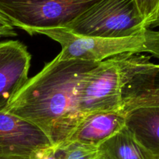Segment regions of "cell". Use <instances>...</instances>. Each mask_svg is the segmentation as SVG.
I'll list each match as a JSON object with an SVG mask.
<instances>
[{
	"label": "cell",
	"mask_w": 159,
	"mask_h": 159,
	"mask_svg": "<svg viewBox=\"0 0 159 159\" xmlns=\"http://www.w3.org/2000/svg\"><path fill=\"white\" fill-rule=\"evenodd\" d=\"M98 63L56 56L28 79L6 112L38 127L52 144L68 140L83 120L76 104L79 83Z\"/></svg>",
	"instance_id": "obj_1"
},
{
	"label": "cell",
	"mask_w": 159,
	"mask_h": 159,
	"mask_svg": "<svg viewBox=\"0 0 159 159\" xmlns=\"http://www.w3.org/2000/svg\"><path fill=\"white\" fill-rule=\"evenodd\" d=\"M151 60L140 54H119L99 62L79 83L76 104L80 114L101 111H123L125 87Z\"/></svg>",
	"instance_id": "obj_2"
},
{
	"label": "cell",
	"mask_w": 159,
	"mask_h": 159,
	"mask_svg": "<svg viewBox=\"0 0 159 159\" xmlns=\"http://www.w3.org/2000/svg\"><path fill=\"white\" fill-rule=\"evenodd\" d=\"M31 35L41 34L61 45L60 60H81L101 62L127 53H148L159 59V31L146 27L137 35L120 38H101L75 34L63 27L34 30Z\"/></svg>",
	"instance_id": "obj_3"
},
{
	"label": "cell",
	"mask_w": 159,
	"mask_h": 159,
	"mask_svg": "<svg viewBox=\"0 0 159 159\" xmlns=\"http://www.w3.org/2000/svg\"><path fill=\"white\" fill-rule=\"evenodd\" d=\"M146 27L134 0H100L63 28L86 37L120 38Z\"/></svg>",
	"instance_id": "obj_4"
},
{
	"label": "cell",
	"mask_w": 159,
	"mask_h": 159,
	"mask_svg": "<svg viewBox=\"0 0 159 159\" xmlns=\"http://www.w3.org/2000/svg\"><path fill=\"white\" fill-rule=\"evenodd\" d=\"M100 0H0V13L14 27L34 30L65 27Z\"/></svg>",
	"instance_id": "obj_5"
},
{
	"label": "cell",
	"mask_w": 159,
	"mask_h": 159,
	"mask_svg": "<svg viewBox=\"0 0 159 159\" xmlns=\"http://www.w3.org/2000/svg\"><path fill=\"white\" fill-rule=\"evenodd\" d=\"M51 145L49 138L34 124L0 112V156L36 159L41 151Z\"/></svg>",
	"instance_id": "obj_6"
},
{
	"label": "cell",
	"mask_w": 159,
	"mask_h": 159,
	"mask_svg": "<svg viewBox=\"0 0 159 159\" xmlns=\"http://www.w3.org/2000/svg\"><path fill=\"white\" fill-rule=\"evenodd\" d=\"M31 55L19 40L0 42V112H6L29 78Z\"/></svg>",
	"instance_id": "obj_7"
},
{
	"label": "cell",
	"mask_w": 159,
	"mask_h": 159,
	"mask_svg": "<svg viewBox=\"0 0 159 159\" xmlns=\"http://www.w3.org/2000/svg\"><path fill=\"white\" fill-rule=\"evenodd\" d=\"M123 111H101L86 115L68 140L99 147L125 127Z\"/></svg>",
	"instance_id": "obj_8"
},
{
	"label": "cell",
	"mask_w": 159,
	"mask_h": 159,
	"mask_svg": "<svg viewBox=\"0 0 159 159\" xmlns=\"http://www.w3.org/2000/svg\"><path fill=\"white\" fill-rule=\"evenodd\" d=\"M125 127L147 150L159 158V107H143L126 113Z\"/></svg>",
	"instance_id": "obj_9"
},
{
	"label": "cell",
	"mask_w": 159,
	"mask_h": 159,
	"mask_svg": "<svg viewBox=\"0 0 159 159\" xmlns=\"http://www.w3.org/2000/svg\"><path fill=\"white\" fill-rule=\"evenodd\" d=\"M105 159H159L141 145L126 127L98 147Z\"/></svg>",
	"instance_id": "obj_10"
},
{
	"label": "cell",
	"mask_w": 159,
	"mask_h": 159,
	"mask_svg": "<svg viewBox=\"0 0 159 159\" xmlns=\"http://www.w3.org/2000/svg\"><path fill=\"white\" fill-rule=\"evenodd\" d=\"M99 149L76 141H61L41 151L36 159H99Z\"/></svg>",
	"instance_id": "obj_11"
},
{
	"label": "cell",
	"mask_w": 159,
	"mask_h": 159,
	"mask_svg": "<svg viewBox=\"0 0 159 159\" xmlns=\"http://www.w3.org/2000/svg\"><path fill=\"white\" fill-rule=\"evenodd\" d=\"M143 107H159V74L151 85L124 104L123 112Z\"/></svg>",
	"instance_id": "obj_12"
},
{
	"label": "cell",
	"mask_w": 159,
	"mask_h": 159,
	"mask_svg": "<svg viewBox=\"0 0 159 159\" xmlns=\"http://www.w3.org/2000/svg\"><path fill=\"white\" fill-rule=\"evenodd\" d=\"M137 9L147 27L159 16V0H134Z\"/></svg>",
	"instance_id": "obj_13"
},
{
	"label": "cell",
	"mask_w": 159,
	"mask_h": 159,
	"mask_svg": "<svg viewBox=\"0 0 159 159\" xmlns=\"http://www.w3.org/2000/svg\"><path fill=\"white\" fill-rule=\"evenodd\" d=\"M17 35L14 30V26L7 19L0 13V38L12 37Z\"/></svg>",
	"instance_id": "obj_14"
},
{
	"label": "cell",
	"mask_w": 159,
	"mask_h": 159,
	"mask_svg": "<svg viewBox=\"0 0 159 159\" xmlns=\"http://www.w3.org/2000/svg\"><path fill=\"white\" fill-rule=\"evenodd\" d=\"M157 26H159V16L157 17V20H156L155 21H154V23H153L151 25L150 28H151V27H157Z\"/></svg>",
	"instance_id": "obj_15"
},
{
	"label": "cell",
	"mask_w": 159,
	"mask_h": 159,
	"mask_svg": "<svg viewBox=\"0 0 159 159\" xmlns=\"http://www.w3.org/2000/svg\"><path fill=\"white\" fill-rule=\"evenodd\" d=\"M0 159H20V158H10V157L0 156Z\"/></svg>",
	"instance_id": "obj_16"
},
{
	"label": "cell",
	"mask_w": 159,
	"mask_h": 159,
	"mask_svg": "<svg viewBox=\"0 0 159 159\" xmlns=\"http://www.w3.org/2000/svg\"><path fill=\"white\" fill-rule=\"evenodd\" d=\"M99 159H105V158H102V157H100V158H99Z\"/></svg>",
	"instance_id": "obj_17"
}]
</instances>
